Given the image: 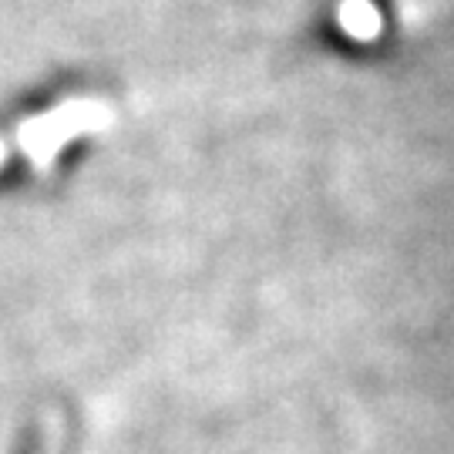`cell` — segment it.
<instances>
[{
  "label": "cell",
  "instance_id": "cell-1",
  "mask_svg": "<svg viewBox=\"0 0 454 454\" xmlns=\"http://www.w3.org/2000/svg\"><path fill=\"white\" fill-rule=\"evenodd\" d=\"M108 125H112V105L105 98H67L51 112L24 118L14 131L4 135L11 152H20L37 176H48L61 148L82 135L105 131Z\"/></svg>",
  "mask_w": 454,
  "mask_h": 454
},
{
  "label": "cell",
  "instance_id": "cell-2",
  "mask_svg": "<svg viewBox=\"0 0 454 454\" xmlns=\"http://www.w3.org/2000/svg\"><path fill=\"white\" fill-rule=\"evenodd\" d=\"M337 24L354 41H377V34L384 27L380 11L373 7L371 0H340L337 4Z\"/></svg>",
  "mask_w": 454,
  "mask_h": 454
},
{
  "label": "cell",
  "instance_id": "cell-3",
  "mask_svg": "<svg viewBox=\"0 0 454 454\" xmlns=\"http://www.w3.org/2000/svg\"><path fill=\"white\" fill-rule=\"evenodd\" d=\"M67 441V421L58 407H48L37 424V451L34 454H65Z\"/></svg>",
  "mask_w": 454,
  "mask_h": 454
},
{
  "label": "cell",
  "instance_id": "cell-4",
  "mask_svg": "<svg viewBox=\"0 0 454 454\" xmlns=\"http://www.w3.org/2000/svg\"><path fill=\"white\" fill-rule=\"evenodd\" d=\"M14 152H11V145H7V135H0V168L7 165V159H11Z\"/></svg>",
  "mask_w": 454,
  "mask_h": 454
}]
</instances>
